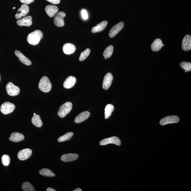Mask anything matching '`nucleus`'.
Segmentation results:
<instances>
[{"label": "nucleus", "mask_w": 191, "mask_h": 191, "mask_svg": "<svg viewBox=\"0 0 191 191\" xmlns=\"http://www.w3.org/2000/svg\"><path fill=\"white\" fill-rule=\"evenodd\" d=\"M43 36L42 32L40 30H37L28 35L27 41L31 45H37L39 43Z\"/></svg>", "instance_id": "obj_1"}, {"label": "nucleus", "mask_w": 191, "mask_h": 191, "mask_svg": "<svg viewBox=\"0 0 191 191\" xmlns=\"http://www.w3.org/2000/svg\"><path fill=\"white\" fill-rule=\"evenodd\" d=\"M39 88L41 91L45 93L50 91L52 88V84L47 76H44L41 79L39 84Z\"/></svg>", "instance_id": "obj_2"}, {"label": "nucleus", "mask_w": 191, "mask_h": 191, "mask_svg": "<svg viewBox=\"0 0 191 191\" xmlns=\"http://www.w3.org/2000/svg\"><path fill=\"white\" fill-rule=\"evenodd\" d=\"M71 102H67L60 107L58 112V115L60 118H64L70 112L72 108Z\"/></svg>", "instance_id": "obj_3"}, {"label": "nucleus", "mask_w": 191, "mask_h": 191, "mask_svg": "<svg viewBox=\"0 0 191 191\" xmlns=\"http://www.w3.org/2000/svg\"><path fill=\"white\" fill-rule=\"evenodd\" d=\"M15 108L14 104L10 102H6L2 105L0 110L2 113L6 115L13 112Z\"/></svg>", "instance_id": "obj_4"}, {"label": "nucleus", "mask_w": 191, "mask_h": 191, "mask_svg": "<svg viewBox=\"0 0 191 191\" xmlns=\"http://www.w3.org/2000/svg\"><path fill=\"white\" fill-rule=\"evenodd\" d=\"M6 90L7 94L10 96H14L19 94L20 89L11 82H9L6 86Z\"/></svg>", "instance_id": "obj_5"}, {"label": "nucleus", "mask_w": 191, "mask_h": 191, "mask_svg": "<svg viewBox=\"0 0 191 191\" xmlns=\"http://www.w3.org/2000/svg\"><path fill=\"white\" fill-rule=\"evenodd\" d=\"M109 144H114L120 146L121 144V142L118 137L113 136L102 140L99 142L101 146H106Z\"/></svg>", "instance_id": "obj_6"}, {"label": "nucleus", "mask_w": 191, "mask_h": 191, "mask_svg": "<svg viewBox=\"0 0 191 191\" xmlns=\"http://www.w3.org/2000/svg\"><path fill=\"white\" fill-rule=\"evenodd\" d=\"M179 119L177 116L172 115L166 116L160 120V124L165 125L171 123H176L179 122Z\"/></svg>", "instance_id": "obj_7"}, {"label": "nucleus", "mask_w": 191, "mask_h": 191, "mask_svg": "<svg viewBox=\"0 0 191 191\" xmlns=\"http://www.w3.org/2000/svg\"><path fill=\"white\" fill-rule=\"evenodd\" d=\"M124 25V23L123 22H120L118 24L114 25L111 28L109 32V37L113 38L115 36L123 29Z\"/></svg>", "instance_id": "obj_8"}, {"label": "nucleus", "mask_w": 191, "mask_h": 191, "mask_svg": "<svg viewBox=\"0 0 191 191\" xmlns=\"http://www.w3.org/2000/svg\"><path fill=\"white\" fill-rule=\"evenodd\" d=\"M66 14L62 11L58 13L54 19L55 25L58 27H62L64 25V18L66 16Z\"/></svg>", "instance_id": "obj_9"}, {"label": "nucleus", "mask_w": 191, "mask_h": 191, "mask_svg": "<svg viewBox=\"0 0 191 191\" xmlns=\"http://www.w3.org/2000/svg\"><path fill=\"white\" fill-rule=\"evenodd\" d=\"M32 153V151L31 149H24L18 152V159L21 161L26 160L31 157Z\"/></svg>", "instance_id": "obj_10"}, {"label": "nucleus", "mask_w": 191, "mask_h": 191, "mask_svg": "<svg viewBox=\"0 0 191 191\" xmlns=\"http://www.w3.org/2000/svg\"><path fill=\"white\" fill-rule=\"evenodd\" d=\"M29 8L27 4H24L18 9V13L16 14L15 17L16 19H19L22 17L26 16L29 13Z\"/></svg>", "instance_id": "obj_11"}, {"label": "nucleus", "mask_w": 191, "mask_h": 191, "mask_svg": "<svg viewBox=\"0 0 191 191\" xmlns=\"http://www.w3.org/2000/svg\"><path fill=\"white\" fill-rule=\"evenodd\" d=\"M113 80V76L110 73L106 74L104 78L102 87L105 90H107L110 87Z\"/></svg>", "instance_id": "obj_12"}, {"label": "nucleus", "mask_w": 191, "mask_h": 191, "mask_svg": "<svg viewBox=\"0 0 191 191\" xmlns=\"http://www.w3.org/2000/svg\"><path fill=\"white\" fill-rule=\"evenodd\" d=\"M62 50L65 54L71 55L76 52V48L73 44L66 43L63 46Z\"/></svg>", "instance_id": "obj_13"}, {"label": "nucleus", "mask_w": 191, "mask_h": 191, "mask_svg": "<svg viewBox=\"0 0 191 191\" xmlns=\"http://www.w3.org/2000/svg\"><path fill=\"white\" fill-rule=\"evenodd\" d=\"M45 10L47 14L50 18H53L57 14L59 8L57 6L49 5L46 6Z\"/></svg>", "instance_id": "obj_14"}, {"label": "nucleus", "mask_w": 191, "mask_h": 191, "mask_svg": "<svg viewBox=\"0 0 191 191\" xmlns=\"http://www.w3.org/2000/svg\"><path fill=\"white\" fill-rule=\"evenodd\" d=\"M79 155L77 154L69 153L62 155L60 157V160L62 162H68L74 161L78 159Z\"/></svg>", "instance_id": "obj_15"}, {"label": "nucleus", "mask_w": 191, "mask_h": 191, "mask_svg": "<svg viewBox=\"0 0 191 191\" xmlns=\"http://www.w3.org/2000/svg\"><path fill=\"white\" fill-rule=\"evenodd\" d=\"M32 18L31 16H27L21 19L18 20L17 21V24L20 26L29 27L31 26L32 24Z\"/></svg>", "instance_id": "obj_16"}, {"label": "nucleus", "mask_w": 191, "mask_h": 191, "mask_svg": "<svg viewBox=\"0 0 191 191\" xmlns=\"http://www.w3.org/2000/svg\"><path fill=\"white\" fill-rule=\"evenodd\" d=\"M182 48L185 51L191 50V37L189 35H187L184 37L182 42Z\"/></svg>", "instance_id": "obj_17"}, {"label": "nucleus", "mask_w": 191, "mask_h": 191, "mask_svg": "<svg viewBox=\"0 0 191 191\" xmlns=\"http://www.w3.org/2000/svg\"><path fill=\"white\" fill-rule=\"evenodd\" d=\"M15 53L16 57L18 58L20 61L22 62L23 64L27 65V66H30L31 65L32 62L31 60L25 57L20 51L16 50L15 52Z\"/></svg>", "instance_id": "obj_18"}, {"label": "nucleus", "mask_w": 191, "mask_h": 191, "mask_svg": "<svg viewBox=\"0 0 191 191\" xmlns=\"http://www.w3.org/2000/svg\"><path fill=\"white\" fill-rule=\"evenodd\" d=\"M76 81V79L75 77L70 76L68 77L64 81V87L67 89L73 87L75 85Z\"/></svg>", "instance_id": "obj_19"}, {"label": "nucleus", "mask_w": 191, "mask_h": 191, "mask_svg": "<svg viewBox=\"0 0 191 191\" xmlns=\"http://www.w3.org/2000/svg\"><path fill=\"white\" fill-rule=\"evenodd\" d=\"M24 139L25 137L24 135L20 133L14 132L11 134L9 140L14 142H18L24 140Z\"/></svg>", "instance_id": "obj_20"}, {"label": "nucleus", "mask_w": 191, "mask_h": 191, "mask_svg": "<svg viewBox=\"0 0 191 191\" xmlns=\"http://www.w3.org/2000/svg\"><path fill=\"white\" fill-rule=\"evenodd\" d=\"M90 115V113L89 111L83 112L76 116L74 121L76 123H82L89 118Z\"/></svg>", "instance_id": "obj_21"}, {"label": "nucleus", "mask_w": 191, "mask_h": 191, "mask_svg": "<svg viewBox=\"0 0 191 191\" xmlns=\"http://www.w3.org/2000/svg\"><path fill=\"white\" fill-rule=\"evenodd\" d=\"M164 45L160 39H157L154 41L151 45V49L153 52H157L160 51Z\"/></svg>", "instance_id": "obj_22"}, {"label": "nucleus", "mask_w": 191, "mask_h": 191, "mask_svg": "<svg viewBox=\"0 0 191 191\" xmlns=\"http://www.w3.org/2000/svg\"><path fill=\"white\" fill-rule=\"evenodd\" d=\"M107 24L108 22L107 21H103L99 24H97L96 26L92 28V32L94 33L101 32L105 29Z\"/></svg>", "instance_id": "obj_23"}, {"label": "nucleus", "mask_w": 191, "mask_h": 191, "mask_svg": "<svg viewBox=\"0 0 191 191\" xmlns=\"http://www.w3.org/2000/svg\"><path fill=\"white\" fill-rule=\"evenodd\" d=\"M114 106L111 104H108L104 109L105 119H108L111 116L114 111Z\"/></svg>", "instance_id": "obj_24"}, {"label": "nucleus", "mask_w": 191, "mask_h": 191, "mask_svg": "<svg viewBox=\"0 0 191 191\" xmlns=\"http://www.w3.org/2000/svg\"><path fill=\"white\" fill-rule=\"evenodd\" d=\"M32 122L37 127H40L43 125V123L41 119L40 116L38 115H34L32 119Z\"/></svg>", "instance_id": "obj_25"}, {"label": "nucleus", "mask_w": 191, "mask_h": 191, "mask_svg": "<svg viewBox=\"0 0 191 191\" xmlns=\"http://www.w3.org/2000/svg\"><path fill=\"white\" fill-rule=\"evenodd\" d=\"M39 173L41 175L45 177H53L55 176V174L51 170L46 168L41 169Z\"/></svg>", "instance_id": "obj_26"}, {"label": "nucleus", "mask_w": 191, "mask_h": 191, "mask_svg": "<svg viewBox=\"0 0 191 191\" xmlns=\"http://www.w3.org/2000/svg\"><path fill=\"white\" fill-rule=\"evenodd\" d=\"M114 48L112 45H109L105 50L103 53V56L105 58L109 59L113 54Z\"/></svg>", "instance_id": "obj_27"}, {"label": "nucleus", "mask_w": 191, "mask_h": 191, "mask_svg": "<svg viewBox=\"0 0 191 191\" xmlns=\"http://www.w3.org/2000/svg\"><path fill=\"white\" fill-rule=\"evenodd\" d=\"M74 134L72 132H68L67 133L63 136H60V138L58 139V141L59 142H64L67 141L69 140L73 137Z\"/></svg>", "instance_id": "obj_28"}, {"label": "nucleus", "mask_w": 191, "mask_h": 191, "mask_svg": "<svg viewBox=\"0 0 191 191\" xmlns=\"http://www.w3.org/2000/svg\"><path fill=\"white\" fill-rule=\"evenodd\" d=\"M22 188L24 191H35V189L31 183L28 181L23 183Z\"/></svg>", "instance_id": "obj_29"}, {"label": "nucleus", "mask_w": 191, "mask_h": 191, "mask_svg": "<svg viewBox=\"0 0 191 191\" xmlns=\"http://www.w3.org/2000/svg\"><path fill=\"white\" fill-rule=\"evenodd\" d=\"M90 52L91 50L89 48L86 49L85 50L81 53L80 58H79V60L80 61H83L84 60L87 59L88 56L89 55Z\"/></svg>", "instance_id": "obj_30"}, {"label": "nucleus", "mask_w": 191, "mask_h": 191, "mask_svg": "<svg viewBox=\"0 0 191 191\" xmlns=\"http://www.w3.org/2000/svg\"><path fill=\"white\" fill-rule=\"evenodd\" d=\"M180 66L185 71L189 72L191 71V63L187 62H182L180 63Z\"/></svg>", "instance_id": "obj_31"}, {"label": "nucleus", "mask_w": 191, "mask_h": 191, "mask_svg": "<svg viewBox=\"0 0 191 191\" xmlns=\"http://www.w3.org/2000/svg\"><path fill=\"white\" fill-rule=\"evenodd\" d=\"M2 164L6 166H7L10 163V158L7 155H4L2 157Z\"/></svg>", "instance_id": "obj_32"}, {"label": "nucleus", "mask_w": 191, "mask_h": 191, "mask_svg": "<svg viewBox=\"0 0 191 191\" xmlns=\"http://www.w3.org/2000/svg\"><path fill=\"white\" fill-rule=\"evenodd\" d=\"M81 14L84 20H87L88 18V16L87 11L85 9H83L81 11Z\"/></svg>", "instance_id": "obj_33"}, {"label": "nucleus", "mask_w": 191, "mask_h": 191, "mask_svg": "<svg viewBox=\"0 0 191 191\" xmlns=\"http://www.w3.org/2000/svg\"><path fill=\"white\" fill-rule=\"evenodd\" d=\"M34 0H20L21 3L25 4H29L33 2Z\"/></svg>", "instance_id": "obj_34"}, {"label": "nucleus", "mask_w": 191, "mask_h": 191, "mask_svg": "<svg viewBox=\"0 0 191 191\" xmlns=\"http://www.w3.org/2000/svg\"><path fill=\"white\" fill-rule=\"evenodd\" d=\"M46 1L55 4H59L60 2V0H46Z\"/></svg>", "instance_id": "obj_35"}, {"label": "nucleus", "mask_w": 191, "mask_h": 191, "mask_svg": "<svg viewBox=\"0 0 191 191\" xmlns=\"http://www.w3.org/2000/svg\"><path fill=\"white\" fill-rule=\"evenodd\" d=\"M46 191H56L57 190L53 189L51 188H48L46 189Z\"/></svg>", "instance_id": "obj_36"}, {"label": "nucleus", "mask_w": 191, "mask_h": 191, "mask_svg": "<svg viewBox=\"0 0 191 191\" xmlns=\"http://www.w3.org/2000/svg\"><path fill=\"white\" fill-rule=\"evenodd\" d=\"M74 191H82V190L80 188H77L76 189L74 190Z\"/></svg>", "instance_id": "obj_37"}, {"label": "nucleus", "mask_w": 191, "mask_h": 191, "mask_svg": "<svg viewBox=\"0 0 191 191\" xmlns=\"http://www.w3.org/2000/svg\"><path fill=\"white\" fill-rule=\"evenodd\" d=\"M33 115H36V113H34L33 114Z\"/></svg>", "instance_id": "obj_38"}, {"label": "nucleus", "mask_w": 191, "mask_h": 191, "mask_svg": "<svg viewBox=\"0 0 191 191\" xmlns=\"http://www.w3.org/2000/svg\"><path fill=\"white\" fill-rule=\"evenodd\" d=\"M13 9H15L16 8L15 7H13Z\"/></svg>", "instance_id": "obj_39"}, {"label": "nucleus", "mask_w": 191, "mask_h": 191, "mask_svg": "<svg viewBox=\"0 0 191 191\" xmlns=\"http://www.w3.org/2000/svg\"><path fill=\"white\" fill-rule=\"evenodd\" d=\"M105 60H107V58H105Z\"/></svg>", "instance_id": "obj_40"}, {"label": "nucleus", "mask_w": 191, "mask_h": 191, "mask_svg": "<svg viewBox=\"0 0 191 191\" xmlns=\"http://www.w3.org/2000/svg\"><path fill=\"white\" fill-rule=\"evenodd\" d=\"M0 80H1V76H0Z\"/></svg>", "instance_id": "obj_41"}, {"label": "nucleus", "mask_w": 191, "mask_h": 191, "mask_svg": "<svg viewBox=\"0 0 191 191\" xmlns=\"http://www.w3.org/2000/svg\"><path fill=\"white\" fill-rule=\"evenodd\" d=\"M185 72H187V71H185Z\"/></svg>", "instance_id": "obj_42"}]
</instances>
